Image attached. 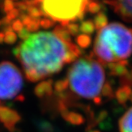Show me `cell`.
<instances>
[{
  "mask_svg": "<svg viewBox=\"0 0 132 132\" xmlns=\"http://www.w3.org/2000/svg\"><path fill=\"white\" fill-rule=\"evenodd\" d=\"M28 80L36 82L60 72L81 54L79 46L66 42L53 31H40L22 41L14 49Z\"/></svg>",
  "mask_w": 132,
  "mask_h": 132,
  "instance_id": "obj_1",
  "label": "cell"
},
{
  "mask_svg": "<svg viewBox=\"0 0 132 132\" xmlns=\"http://www.w3.org/2000/svg\"><path fill=\"white\" fill-rule=\"evenodd\" d=\"M62 113L72 103L99 105L113 96L107 71L91 54L77 58L69 69L65 77L55 84Z\"/></svg>",
  "mask_w": 132,
  "mask_h": 132,
  "instance_id": "obj_2",
  "label": "cell"
},
{
  "mask_svg": "<svg viewBox=\"0 0 132 132\" xmlns=\"http://www.w3.org/2000/svg\"><path fill=\"white\" fill-rule=\"evenodd\" d=\"M92 55L110 75L123 77L132 55V29L119 22L108 24L98 30Z\"/></svg>",
  "mask_w": 132,
  "mask_h": 132,
  "instance_id": "obj_3",
  "label": "cell"
},
{
  "mask_svg": "<svg viewBox=\"0 0 132 132\" xmlns=\"http://www.w3.org/2000/svg\"><path fill=\"white\" fill-rule=\"evenodd\" d=\"M25 3L28 7H39L43 16L66 27L72 22H83L89 0H26Z\"/></svg>",
  "mask_w": 132,
  "mask_h": 132,
  "instance_id": "obj_4",
  "label": "cell"
},
{
  "mask_svg": "<svg viewBox=\"0 0 132 132\" xmlns=\"http://www.w3.org/2000/svg\"><path fill=\"white\" fill-rule=\"evenodd\" d=\"M23 87V77L17 66L10 61L0 63V100L15 99Z\"/></svg>",
  "mask_w": 132,
  "mask_h": 132,
  "instance_id": "obj_5",
  "label": "cell"
},
{
  "mask_svg": "<svg viewBox=\"0 0 132 132\" xmlns=\"http://www.w3.org/2000/svg\"><path fill=\"white\" fill-rule=\"evenodd\" d=\"M122 19L132 22V0H103Z\"/></svg>",
  "mask_w": 132,
  "mask_h": 132,
  "instance_id": "obj_6",
  "label": "cell"
},
{
  "mask_svg": "<svg viewBox=\"0 0 132 132\" xmlns=\"http://www.w3.org/2000/svg\"><path fill=\"white\" fill-rule=\"evenodd\" d=\"M122 78L123 82L116 93L118 100L121 103H125L127 100L132 102V70Z\"/></svg>",
  "mask_w": 132,
  "mask_h": 132,
  "instance_id": "obj_7",
  "label": "cell"
},
{
  "mask_svg": "<svg viewBox=\"0 0 132 132\" xmlns=\"http://www.w3.org/2000/svg\"><path fill=\"white\" fill-rule=\"evenodd\" d=\"M19 119L17 113L6 107H0V121L9 129H13L16 122Z\"/></svg>",
  "mask_w": 132,
  "mask_h": 132,
  "instance_id": "obj_8",
  "label": "cell"
},
{
  "mask_svg": "<svg viewBox=\"0 0 132 132\" xmlns=\"http://www.w3.org/2000/svg\"><path fill=\"white\" fill-rule=\"evenodd\" d=\"M120 132H132V107L130 108L119 121Z\"/></svg>",
  "mask_w": 132,
  "mask_h": 132,
  "instance_id": "obj_9",
  "label": "cell"
},
{
  "mask_svg": "<svg viewBox=\"0 0 132 132\" xmlns=\"http://www.w3.org/2000/svg\"><path fill=\"white\" fill-rule=\"evenodd\" d=\"M108 17L107 15L103 13V12H100L98 13L95 18H94L93 23L95 25V28L97 30H100L102 28L105 27L108 25Z\"/></svg>",
  "mask_w": 132,
  "mask_h": 132,
  "instance_id": "obj_10",
  "label": "cell"
},
{
  "mask_svg": "<svg viewBox=\"0 0 132 132\" xmlns=\"http://www.w3.org/2000/svg\"><path fill=\"white\" fill-rule=\"evenodd\" d=\"M95 25L92 20H84L81 22L80 26V31L82 32L83 34H92L95 31Z\"/></svg>",
  "mask_w": 132,
  "mask_h": 132,
  "instance_id": "obj_11",
  "label": "cell"
},
{
  "mask_svg": "<svg viewBox=\"0 0 132 132\" xmlns=\"http://www.w3.org/2000/svg\"><path fill=\"white\" fill-rule=\"evenodd\" d=\"M76 42L80 48H88L92 44V38L89 35L87 34H80L77 37Z\"/></svg>",
  "mask_w": 132,
  "mask_h": 132,
  "instance_id": "obj_12",
  "label": "cell"
},
{
  "mask_svg": "<svg viewBox=\"0 0 132 132\" xmlns=\"http://www.w3.org/2000/svg\"><path fill=\"white\" fill-rule=\"evenodd\" d=\"M27 13L28 15H30L32 18H40L42 16H43L42 11L41 9L35 6H29L27 9Z\"/></svg>",
  "mask_w": 132,
  "mask_h": 132,
  "instance_id": "obj_13",
  "label": "cell"
},
{
  "mask_svg": "<svg viewBox=\"0 0 132 132\" xmlns=\"http://www.w3.org/2000/svg\"><path fill=\"white\" fill-rule=\"evenodd\" d=\"M87 10L88 12L92 13V14H98L100 12V10H101V5L96 2V1H89L88 4V6H87Z\"/></svg>",
  "mask_w": 132,
  "mask_h": 132,
  "instance_id": "obj_14",
  "label": "cell"
},
{
  "mask_svg": "<svg viewBox=\"0 0 132 132\" xmlns=\"http://www.w3.org/2000/svg\"><path fill=\"white\" fill-rule=\"evenodd\" d=\"M40 21H41L40 18H33L32 21L30 22V23L27 26H26V28L30 32H35L37 30H38V29L41 26Z\"/></svg>",
  "mask_w": 132,
  "mask_h": 132,
  "instance_id": "obj_15",
  "label": "cell"
},
{
  "mask_svg": "<svg viewBox=\"0 0 132 132\" xmlns=\"http://www.w3.org/2000/svg\"><path fill=\"white\" fill-rule=\"evenodd\" d=\"M17 41V34L14 31L8 32L4 34V42L7 44H14Z\"/></svg>",
  "mask_w": 132,
  "mask_h": 132,
  "instance_id": "obj_16",
  "label": "cell"
},
{
  "mask_svg": "<svg viewBox=\"0 0 132 132\" xmlns=\"http://www.w3.org/2000/svg\"><path fill=\"white\" fill-rule=\"evenodd\" d=\"M66 28H67V30L71 34V36H77L80 32V26L77 23H69L66 26Z\"/></svg>",
  "mask_w": 132,
  "mask_h": 132,
  "instance_id": "obj_17",
  "label": "cell"
},
{
  "mask_svg": "<svg viewBox=\"0 0 132 132\" xmlns=\"http://www.w3.org/2000/svg\"><path fill=\"white\" fill-rule=\"evenodd\" d=\"M54 24L55 22L48 18H44L40 21V25L43 29H50L54 26Z\"/></svg>",
  "mask_w": 132,
  "mask_h": 132,
  "instance_id": "obj_18",
  "label": "cell"
},
{
  "mask_svg": "<svg viewBox=\"0 0 132 132\" xmlns=\"http://www.w3.org/2000/svg\"><path fill=\"white\" fill-rule=\"evenodd\" d=\"M14 9V3L11 0H4L3 2V11L8 14Z\"/></svg>",
  "mask_w": 132,
  "mask_h": 132,
  "instance_id": "obj_19",
  "label": "cell"
},
{
  "mask_svg": "<svg viewBox=\"0 0 132 132\" xmlns=\"http://www.w3.org/2000/svg\"><path fill=\"white\" fill-rule=\"evenodd\" d=\"M11 27H12L13 31H16L18 33L24 28V25L22 24V22L19 19H16L12 22Z\"/></svg>",
  "mask_w": 132,
  "mask_h": 132,
  "instance_id": "obj_20",
  "label": "cell"
},
{
  "mask_svg": "<svg viewBox=\"0 0 132 132\" xmlns=\"http://www.w3.org/2000/svg\"><path fill=\"white\" fill-rule=\"evenodd\" d=\"M14 7L18 10L19 11L24 12V11H27V9H28V6L26 5V3L24 2H16L14 3Z\"/></svg>",
  "mask_w": 132,
  "mask_h": 132,
  "instance_id": "obj_21",
  "label": "cell"
},
{
  "mask_svg": "<svg viewBox=\"0 0 132 132\" xmlns=\"http://www.w3.org/2000/svg\"><path fill=\"white\" fill-rule=\"evenodd\" d=\"M19 14H20V11L17 10L16 8H14L11 12L6 14V17H8L11 21H13V20H16V18L19 16Z\"/></svg>",
  "mask_w": 132,
  "mask_h": 132,
  "instance_id": "obj_22",
  "label": "cell"
},
{
  "mask_svg": "<svg viewBox=\"0 0 132 132\" xmlns=\"http://www.w3.org/2000/svg\"><path fill=\"white\" fill-rule=\"evenodd\" d=\"M1 23L3 26H11V24H12V21L8 17L6 16L1 20Z\"/></svg>",
  "mask_w": 132,
  "mask_h": 132,
  "instance_id": "obj_23",
  "label": "cell"
},
{
  "mask_svg": "<svg viewBox=\"0 0 132 132\" xmlns=\"http://www.w3.org/2000/svg\"><path fill=\"white\" fill-rule=\"evenodd\" d=\"M4 42V34L3 32H0V43H3Z\"/></svg>",
  "mask_w": 132,
  "mask_h": 132,
  "instance_id": "obj_24",
  "label": "cell"
},
{
  "mask_svg": "<svg viewBox=\"0 0 132 132\" xmlns=\"http://www.w3.org/2000/svg\"><path fill=\"white\" fill-rule=\"evenodd\" d=\"M3 0H0V8H3Z\"/></svg>",
  "mask_w": 132,
  "mask_h": 132,
  "instance_id": "obj_25",
  "label": "cell"
},
{
  "mask_svg": "<svg viewBox=\"0 0 132 132\" xmlns=\"http://www.w3.org/2000/svg\"><path fill=\"white\" fill-rule=\"evenodd\" d=\"M2 25V23H1V20H0V26H1Z\"/></svg>",
  "mask_w": 132,
  "mask_h": 132,
  "instance_id": "obj_26",
  "label": "cell"
},
{
  "mask_svg": "<svg viewBox=\"0 0 132 132\" xmlns=\"http://www.w3.org/2000/svg\"><path fill=\"white\" fill-rule=\"evenodd\" d=\"M11 1H17V0H11Z\"/></svg>",
  "mask_w": 132,
  "mask_h": 132,
  "instance_id": "obj_27",
  "label": "cell"
},
{
  "mask_svg": "<svg viewBox=\"0 0 132 132\" xmlns=\"http://www.w3.org/2000/svg\"><path fill=\"white\" fill-rule=\"evenodd\" d=\"M25 1H26V0H25Z\"/></svg>",
  "mask_w": 132,
  "mask_h": 132,
  "instance_id": "obj_28",
  "label": "cell"
}]
</instances>
